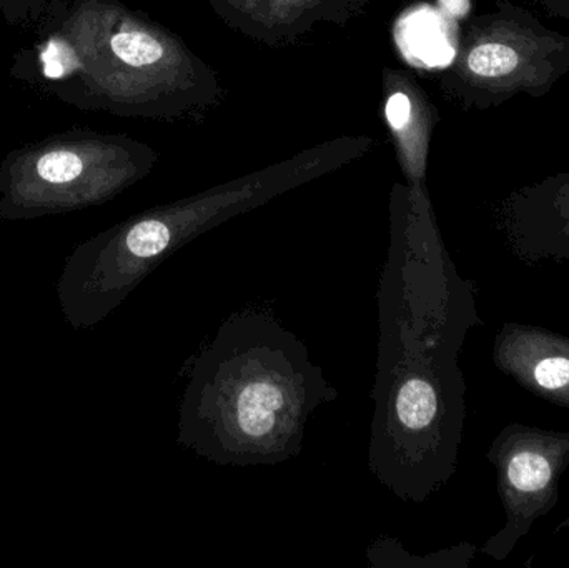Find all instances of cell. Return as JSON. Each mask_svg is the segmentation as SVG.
<instances>
[{
	"label": "cell",
	"instance_id": "obj_1",
	"mask_svg": "<svg viewBox=\"0 0 569 568\" xmlns=\"http://www.w3.org/2000/svg\"><path fill=\"white\" fill-rule=\"evenodd\" d=\"M337 397L295 333L236 313L190 367L179 442L219 466H276L300 454L311 413Z\"/></svg>",
	"mask_w": 569,
	"mask_h": 568
},
{
	"label": "cell",
	"instance_id": "obj_2",
	"mask_svg": "<svg viewBox=\"0 0 569 568\" xmlns=\"http://www.w3.org/2000/svg\"><path fill=\"white\" fill-rule=\"evenodd\" d=\"M86 162L82 157L72 149H56L43 152L37 159L33 173L40 186L66 187L82 177Z\"/></svg>",
	"mask_w": 569,
	"mask_h": 568
},
{
	"label": "cell",
	"instance_id": "obj_3",
	"mask_svg": "<svg viewBox=\"0 0 569 568\" xmlns=\"http://www.w3.org/2000/svg\"><path fill=\"white\" fill-rule=\"evenodd\" d=\"M112 50L120 60L132 67L150 66L163 56L162 43L139 30H123L113 36Z\"/></svg>",
	"mask_w": 569,
	"mask_h": 568
},
{
	"label": "cell",
	"instance_id": "obj_4",
	"mask_svg": "<svg viewBox=\"0 0 569 568\" xmlns=\"http://www.w3.org/2000/svg\"><path fill=\"white\" fill-rule=\"evenodd\" d=\"M550 464L545 457L533 452H521L508 467V479L523 492L545 489L550 482Z\"/></svg>",
	"mask_w": 569,
	"mask_h": 568
},
{
	"label": "cell",
	"instance_id": "obj_5",
	"mask_svg": "<svg viewBox=\"0 0 569 568\" xmlns=\"http://www.w3.org/2000/svg\"><path fill=\"white\" fill-rule=\"evenodd\" d=\"M520 62L517 50L505 43H483L471 50L468 66L478 76L498 77L510 73Z\"/></svg>",
	"mask_w": 569,
	"mask_h": 568
},
{
	"label": "cell",
	"instance_id": "obj_6",
	"mask_svg": "<svg viewBox=\"0 0 569 568\" xmlns=\"http://www.w3.org/2000/svg\"><path fill=\"white\" fill-rule=\"evenodd\" d=\"M43 76L49 80H62L77 69V57L63 40L50 39L40 52Z\"/></svg>",
	"mask_w": 569,
	"mask_h": 568
},
{
	"label": "cell",
	"instance_id": "obj_7",
	"mask_svg": "<svg viewBox=\"0 0 569 568\" xmlns=\"http://www.w3.org/2000/svg\"><path fill=\"white\" fill-rule=\"evenodd\" d=\"M535 377L545 389H560L569 382V360L563 357L543 360L535 370Z\"/></svg>",
	"mask_w": 569,
	"mask_h": 568
},
{
	"label": "cell",
	"instance_id": "obj_8",
	"mask_svg": "<svg viewBox=\"0 0 569 568\" xmlns=\"http://www.w3.org/2000/svg\"><path fill=\"white\" fill-rule=\"evenodd\" d=\"M388 120L395 129H401L410 119V100L403 93H397L388 100Z\"/></svg>",
	"mask_w": 569,
	"mask_h": 568
},
{
	"label": "cell",
	"instance_id": "obj_9",
	"mask_svg": "<svg viewBox=\"0 0 569 568\" xmlns=\"http://www.w3.org/2000/svg\"><path fill=\"white\" fill-rule=\"evenodd\" d=\"M441 6L453 16L461 17L467 13L468 0H441Z\"/></svg>",
	"mask_w": 569,
	"mask_h": 568
}]
</instances>
